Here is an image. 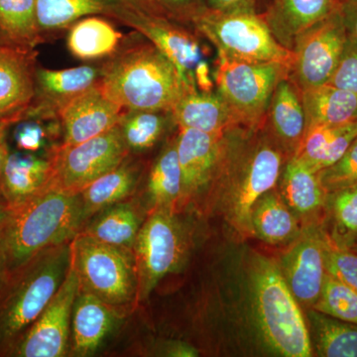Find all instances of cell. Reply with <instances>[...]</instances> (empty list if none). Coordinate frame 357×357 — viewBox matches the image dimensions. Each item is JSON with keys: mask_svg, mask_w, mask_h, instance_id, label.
Returning <instances> with one entry per match:
<instances>
[{"mask_svg": "<svg viewBox=\"0 0 357 357\" xmlns=\"http://www.w3.org/2000/svg\"><path fill=\"white\" fill-rule=\"evenodd\" d=\"M100 70L103 93L126 110L172 112L183 96L192 91L172 61L143 37L124 39Z\"/></svg>", "mask_w": 357, "mask_h": 357, "instance_id": "cell-1", "label": "cell"}, {"mask_svg": "<svg viewBox=\"0 0 357 357\" xmlns=\"http://www.w3.org/2000/svg\"><path fill=\"white\" fill-rule=\"evenodd\" d=\"M70 243L47 248L7 272L0 285V356L20 340L54 297L69 271Z\"/></svg>", "mask_w": 357, "mask_h": 357, "instance_id": "cell-2", "label": "cell"}, {"mask_svg": "<svg viewBox=\"0 0 357 357\" xmlns=\"http://www.w3.org/2000/svg\"><path fill=\"white\" fill-rule=\"evenodd\" d=\"M84 225L79 192L48 188L13 211L2 239L7 271L45 249L70 243Z\"/></svg>", "mask_w": 357, "mask_h": 357, "instance_id": "cell-3", "label": "cell"}, {"mask_svg": "<svg viewBox=\"0 0 357 357\" xmlns=\"http://www.w3.org/2000/svg\"><path fill=\"white\" fill-rule=\"evenodd\" d=\"M256 316L263 337L282 356H312L309 326L276 261L260 256L252 274Z\"/></svg>", "mask_w": 357, "mask_h": 357, "instance_id": "cell-4", "label": "cell"}, {"mask_svg": "<svg viewBox=\"0 0 357 357\" xmlns=\"http://www.w3.org/2000/svg\"><path fill=\"white\" fill-rule=\"evenodd\" d=\"M70 255L82 290L119 311L137 305L132 250L103 243L81 231L70 243Z\"/></svg>", "mask_w": 357, "mask_h": 357, "instance_id": "cell-5", "label": "cell"}, {"mask_svg": "<svg viewBox=\"0 0 357 357\" xmlns=\"http://www.w3.org/2000/svg\"><path fill=\"white\" fill-rule=\"evenodd\" d=\"M192 28L227 57L245 62L278 63L290 69L292 66L293 51L277 41L260 14L206 9Z\"/></svg>", "mask_w": 357, "mask_h": 357, "instance_id": "cell-6", "label": "cell"}, {"mask_svg": "<svg viewBox=\"0 0 357 357\" xmlns=\"http://www.w3.org/2000/svg\"><path fill=\"white\" fill-rule=\"evenodd\" d=\"M289 74L290 68L278 63L245 62L218 53L213 79L243 126L255 128L266 121L274 89Z\"/></svg>", "mask_w": 357, "mask_h": 357, "instance_id": "cell-7", "label": "cell"}, {"mask_svg": "<svg viewBox=\"0 0 357 357\" xmlns=\"http://www.w3.org/2000/svg\"><path fill=\"white\" fill-rule=\"evenodd\" d=\"M52 187L79 192L96 178L114 170L129 155L119 124L107 132L70 146L52 147Z\"/></svg>", "mask_w": 357, "mask_h": 357, "instance_id": "cell-8", "label": "cell"}, {"mask_svg": "<svg viewBox=\"0 0 357 357\" xmlns=\"http://www.w3.org/2000/svg\"><path fill=\"white\" fill-rule=\"evenodd\" d=\"M184 241L170 211L152 210L145 218L133 246L137 276V305L149 297L164 277L178 267Z\"/></svg>", "mask_w": 357, "mask_h": 357, "instance_id": "cell-9", "label": "cell"}, {"mask_svg": "<svg viewBox=\"0 0 357 357\" xmlns=\"http://www.w3.org/2000/svg\"><path fill=\"white\" fill-rule=\"evenodd\" d=\"M347 38L340 7L298 37L289 76L300 93L328 84L337 70Z\"/></svg>", "mask_w": 357, "mask_h": 357, "instance_id": "cell-10", "label": "cell"}, {"mask_svg": "<svg viewBox=\"0 0 357 357\" xmlns=\"http://www.w3.org/2000/svg\"><path fill=\"white\" fill-rule=\"evenodd\" d=\"M114 21L131 28L157 47L177 67L190 89L197 91L194 72L204 54L194 29L148 14L133 0H128L121 7Z\"/></svg>", "mask_w": 357, "mask_h": 357, "instance_id": "cell-11", "label": "cell"}, {"mask_svg": "<svg viewBox=\"0 0 357 357\" xmlns=\"http://www.w3.org/2000/svg\"><path fill=\"white\" fill-rule=\"evenodd\" d=\"M79 291L76 272L69 268L57 293L6 356L62 357L70 349L73 307Z\"/></svg>", "mask_w": 357, "mask_h": 357, "instance_id": "cell-12", "label": "cell"}, {"mask_svg": "<svg viewBox=\"0 0 357 357\" xmlns=\"http://www.w3.org/2000/svg\"><path fill=\"white\" fill-rule=\"evenodd\" d=\"M262 138L244 152L232 173L231 213L239 229L251 231V215L258 199L272 191L280 178L283 156L273 143Z\"/></svg>", "mask_w": 357, "mask_h": 357, "instance_id": "cell-13", "label": "cell"}, {"mask_svg": "<svg viewBox=\"0 0 357 357\" xmlns=\"http://www.w3.org/2000/svg\"><path fill=\"white\" fill-rule=\"evenodd\" d=\"M126 109L103 93L100 83L73 98L58 112L62 146L79 144L116 126Z\"/></svg>", "mask_w": 357, "mask_h": 357, "instance_id": "cell-14", "label": "cell"}, {"mask_svg": "<svg viewBox=\"0 0 357 357\" xmlns=\"http://www.w3.org/2000/svg\"><path fill=\"white\" fill-rule=\"evenodd\" d=\"M36 52L15 45L0 46V122L14 126L35 96Z\"/></svg>", "mask_w": 357, "mask_h": 357, "instance_id": "cell-15", "label": "cell"}, {"mask_svg": "<svg viewBox=\"0 0 357 357\" xmlns=\"http://www.w3.org/2000/svg\"><path fill=\"white\" fill-rule=\"evenodd\" d=\"M100 67L95 66L63 70L37 68L34 100L23 119L58 121L59 110L73 98L100 83Z\"/></svg>", "mask_w": 357, "mask_h": 357, "instance_id": "cell-16", "label": "cell"}, {"mask_svg": "<svg viewBox=\"0 0 357 357\" xmlns=\"http://www.w3.org/2000/svg\"><path fill=\"white\" fill-rule=\"evenodd\" d=\"M281 271L299 304L312 309L319 300L326 274L325 232L314 230L289 249Z\"/></svg>", "mask_w": 357, "mask_h": 357, "instance_id": "cell-17", "label": "cell"}, {"mask_svg": "<svg viewBox=\"0 0 357 357\" xmlns=\"http://www.w3.org/2000/svg\"><path fill=\"white\" fill-rule=\"evenodd\" d=\"M229 131L213 134L178 128L176 143L182 170L184 197L201 191L217 175L225 156Z\"/></svg>", "mask_w": 357, "mask_h": 357, "instance_id": "cell-18", "label": "cell"}, {"mask_svg": "<svg viewBox=\"0 0 357 357\" xmlns=\"http://www.w3.org/2000/svg\"><path fill=\"white\" fill-rule=\"evenodd\" d=\"M53 163L50 155L9 151L1 175L0 194L13 210L52 187Z\"/></svg>", "mask_w": 357, "mask_h": 357, "instance_id": "cell-19", "label": "cell"}, {"mask_svg": "<svg viewBox=\"0 0 357 357\" xmlns=\"http://www.w3.org/2000/svg\"><path fill=\"white\" fill-rule=\"evenodd\" d=\"M121 311L79 288L73 307L69 352L75 356L95 354L114 330Z\"/></svg>", "mask_w": 357, "mask_h": 357, "instance_id": "cell-20", "label": "cell"}, {"mask_svg": "<svg viewBox=\"0 0 357 357\" xmlns=\"http://www.w3.org/2000/svg\"><path fill=\"white\" fill-rule=\"evenodd\" d=\"M338 7L337 0H271L262 16L277 41L293 51L296 40L305 30Z\"/></svg>", "mask_w": 357, "mask_h": 357, "instance_id": "cell-21", "label": "cell"}, {"mask_svg": "<svg viewBox=\"0 0 357 357\" xmlns=\"http://www.w3.org/2000/svg\"><path fill=\"white\" fill-rule=\"evenodd\" d=\"M178 128L222 134L243 126L236 112L218 91H189L172 109Z\"/></svg>", "mask_w": 357, "mask_h": 357, "instance_id": "cell-22", "label": "cell"}, {"mask_svg": "<svg viewBox=\"0 0 357 357\" xmlns=\"http://www.w3.org/2000/svg\"><path fill=\"white\" fill-rule=\"evenodd\" d=\"M141 176V167L129 154L123 162L96 178L79 192L84 222L98 213L128 199L135 191Z\"/></svg>", "mask_w": 357, "mask_h": 357, "instance_id": "cell-23", "label": "cell"}, {"mask_svg": "<svg viewBox=\"0 0 357 357\" xmlns=\"http://www.w3.org/2000/svg\"><path fill=\"white\" fill-rule=\"evenodd\" d=\"M267 123L279 142L295 154L306 131V117L299 89L290 76L281 79L274 89Z\"/></svg>", "mask_w": 357, "mask_h": 357, "instance_id": "cell-24", "label": "cell"}, {"mask_svg": "<svg viewBox=\"0 0 357 357\" xmlns=\"http://www.w3.org/2000/svg\"><path fill=\"white\" fill-rule=\"evenodd\" d=\"M356 137L357 121L340 126H309L293 156L319 173L335 164Z\"/></svg>", "mask_w": 357, "mask_h": 357, "instance_id": "cell-25", "label": "cell"}, {"mask_svg": "<svg viewBox=\"0 0 357 357\" xmlns=\"http://www.w3.org/2000/svg\"><path fill=\"white\" fill-rule=\"evenodd\" d=\"M123 41L122 33L105 16H86L68 29V50L75 58L86 62L107 60L121 48Z\"/></svg>", "mask_w": 357, "mask_h": 357, "instance_id": "cell-26", "label": "cell"}, {"mask_svg": "<svg viewBox=\"0 0 357 357\" xmlns=\"http://www.w3.org/2000/svg\"><path fill=\"white\" fill-rule=\"evenodd\" d=\"M128 0H36L37 25L45 41L47 35L68 30L76 21L91 15L114 20Z\"/></svg>", "mask_w": 357, "mask_h": 357, "instance_id": "cell-27", "label": "cell"}, {"mask_svg": "<svg viewBox=\"0 0 357 357\" xmlns=\"http://www.w3.org/2000/svg\"><path fill=\"white\" fill-rule=\"evenodd\" d=\"M144 220L139 206L126 199L98 213L82 231L103 243L133 251Z\"/></svg>", "mask_w": 357, "mask_h": 357, "instance_id": "cell-28", "label": "cell"}, {"mask_svg": "<svg viewBox=\"0 0 357 357\" xmlns=\"http://www.w3.org/2000/svg\"><path fill=\"white\" fill-rule=\"evenodd\" d=\"M300 93L306 128L357 121V93L328 84Z\"/></svg>", "mask_w": 357, "mask_h": 357, "instance_id": "cell-29", "label": "cell"}, {"mask_svg": "<svg viewBox=\"0 0 357 357\" xmlns=\"http://www.w3.org/2000/svg\"><path fill=\"white\" fill-rule=\"evenodd\" d=\"M146 190L152 210L170 211L184 197L176 138L167 144L150 167Z\"/></svg>", "mask_w": 357, "mask_h": 357, "instance_id": "cell-30", "label": "cell"}, {"mask_svg": "<svg viewBox=\"0 0 357 357\" xmlns=\"http://www.w3.org/2000/svg\"><path fill=\"white\" fill-rule=\"evenodd\" d=\"M282 194L290 208L300 213H314L326 204L328 192L319 174L292 156L282 174Z\"/></svg>", "mask_w": 357, "mask_h": 357, "instance_id": "cell-31", "label": "cell"}, {"mask_svg": "<svg viewBox=\"0 0 357 357\" xmlns=\"http://www.w3.org/2000/svg\"><path fill=\"white\" fill-rule=\"evenodd\" d=\"M312 342L318 356L357 357V325L314 309L307 312Z\"/></svg>", "mask_w": 357, "mask_h": 357, "instance_id": "cell-32", "label": "cell"}, {"mask_svg": "<svg viewBox=\"0 0 357 357\" xmlns=\"http://www.w3.org/2000/svg\"><path fill=\"white\" fill-rule=\"evenodd\" d=\"M170 122H174L173 115L168 110H126L119 126L129 154L142 153L153 148Z\"/></svg>", "mask_w": 357, "mask_h": 357, "instance_id": "cell-33", "label": "cell"}, {"mask_svg": "<svg viewBox=\"0 0 357 357\" xmlns=\"http://www.w3.org/2000/svg\"><path fill=\"white\" fill-rule=\"evenodd\" d=\"M256 234L270 244L287 241L298 231V222L283 199L271 191L258 199L251 215Z\"/></svg>", "mask_w": 357, "mask_h": 357, "instance_id": "cell-34", "label": "cell"}, {"mask_svg": "<svg viewBox=\"0 0 357 357\" xmlns=\"http://www.w3.org/2000/svg\"><path fill=\"white\" fill-rule=\"evenodd\" d=\"M0 29L11 45L35 49L43 42L37 25L36 0H0Z\"/></svg>", "mask_w": 357, "mask_h": 357, "instance_id": "cell-35", "label": "cell"}, {"mask_svg": "<svg viewBox=\"0 0 357 357\" xmlns=\"http://www.w3.org/2000/svg\"><path fill=\"white\" fill-rule=\"evenodd\" d=\"M312 309L357 325V293L328 272L319 300Z\"/></svg>", "mask_w": 357, "mask_h": 357, "instance_id": "cell-36", "label": "cell"}, {"mask_svg": "<svg viewBox=\"0 0 357 357\" xmlns=\"http://www.w3.org/2000/svg\"><path fill=\"white\" fill-rule=\"evenodd\" d=\"M326 204L337 232V236H328L340 245L349 248L357 237V185L328 192Z\"/></svg>", "mask_w": 357, "mask_h": 357, "instance_id": "cell-37", "label": "cell"}, {"mask_svg": "<svg viewBox=\"0 0 357 357\" xmlns=\"http://www.w3.org/2000/svg\"><path fill=\"white\" fill-rule=\"evenodd\" d=\"M143 11L157 17L192 28L208 9L206 0H133Z\"/></svg>", "mask_w": 357, "mask_h": 357, "instance_id": "cell-38", "label": "cell"}, {"mask_svg": "<svg viewBox=\"0 0 357 357\" xmlns=\"http://www.w3.org/2000/svg\"><path fill=\"white\" fill-rule=\"evenodd\" d=\"M326 269L357 293V251L340 245L325 232Z\"/></svg>", "mask_w": 357, "mask_h": 357, "instance_id": "cell-39", "label": "cell"}, {"mask_svg": "<svg viewBox=\"0 0 357 357\" xmlns=\"http://www.w3.org/2000/svg\"><path fill=\"white\" fill-rule=\"evenodd\" d=\"M318 174L326 192L357 185V137L335 164Z\"/></svg>", "mask_w": 357, "mask_h": 357, "instance_id": "cell-40", "label": "cell"}, {"mask_svg": "<svg viewBox=\"0 0 357 357\" xmlns=\"http://www.w3.org/2000/svg\"><path fill=\"white\" fill-rule=\"evenodd\" d=\"M44 121L39 119H23L16 122L13 136L20 151L36 154L55 131L61 133L58 121H52L49 126H45Z\"/></svg>", "mask_w": 357, "mask_h": 357, "instance_id": "cell-41", "label": "cell"}, {"mask_svg": "<svg viewBox=\"0 0 357 357\" xmlns=\"http://www.w3.org/2000/svg\"><path fill=\"white\" fill-rule=\"evenodd\" d=\"M328 84L357 93V40L347 38L337 70Z\"/></svg>", "mask_w": 357, "mask_h": 357, "instance_id": "cell-42", "label": "cell"}, {"mask_svg": "<svg viewBox=\"0 0 357 357\" xmlns=\"http://www.w3.org/2000/svg\"><path fill=\"white\" fill-rule=\"evenodd\" d=\"M271 0H206L208 10L215 13H250L263 15Z\"/></svg>", "mask_w": 357, "mask_h": 357, "instance_id": "cell-43", "label": "cell"}, {"mask_svg": "<svg viewBox=\"0 0 357 357\" xmlns=\"http://www.w3.org/2000/svg\"><path fill=\"white\" fill-rule=\"evenodd\" d=\"M194 79L197 91L199 93H213V89L215 86V79L208 61L203 59L197 65L194 72Z\"/></svg>", "mask_w": 357, "mask_h": 357, "instance_id": "cell-44", "label": "cell"}, {"mask_svg": "<svg viewBox=\"0 0 357 357\" xmlns=\"http://www.w3.org/2000/svg\"><path fill=\"white\" fill-rule=\"evenodd\" d=\"M340 10L345 29L351 38L357 40V0L340 2Z\"/></svg>", "mask_w": 357, "mask_h": 357, "instance_id": "cell-45", "label": "cell"}, {"mask_svg": "<svg viewBox=\"0 0 357 357\" xmlns=\"http://www.w3.org/2000/svg\"><path fill=\"white\" fill-rule=\"evenodd\" d=\"M9 128H11L10 124L0 122V175H1L2 168H3L7 156L10 151L8 144H7L6 137L7 130Z\"/></svg>", "mask_w": 357, "mask_h": 357, "instance_id": "cell-46", "label": "cell"}, {"mask_svg": "<svg viewBox=\"0 0 357 357\" xmlns=\"http://www.w3.org/2000/svg\"><path fill=\"white\" fill-rule=\"evenodd\" d=\"M170 356H197L198 351L191 347V345L184 344V342H174L172 345H169V351H167Z\"/></svg>", "mask_w": 357, "mask_h": 357, "instance_id": "cell-47", "label": "cell"}, {"mask_svg": "<svg viewBox=\"0 0 357 357\" xmlns=\"http://www.w3.org/2000/svg\"><path fill=\"white\" fill-rule=\"evenodd\" d=\"M13 210L10 208L6 199L0 194V234L6 229L11 218H13Z\"/></svg>", "mask_w": 357, "mask_h": 357, "instance_id": "cell-48", "label": "cell"}, {"mask_svg": "<svg viewBox=\"0 0 357 357\" xmlns=\"http://www.w3.org/2000/svg\"><path fill=\"white\" fill-rule=\"evenodd\" d=\"M3 231L0 234V285H1L4 277H6L7 272H8L7 271L6 255H4L3 241H2V239H3Z\"/></svg>", "mask_w": 357, "mask_h": 357, "instance_id": "cell-49", "label": "cell"}, {"mask_svg": "<svg viewBox=\"0 0 357 357\" xmlns=\"http://www.w3.org/2000/svg\"><path fill=\"white\" fill-rule=\"evenodd\" d=\"M1 45H11L9 43L8 41H7L6 37L4 36L3 32L1 31V29H0V46Z\"/></svg>", "mask_w": 357, "mask_h": 357, "instance_id": "cell-50", "label": "cell"}, {"mask_svg": "<svg viewBox=\"0 0 357 357\" xmlns=\"http://www.w3.org/2000/svg\"><path fill=\"white\" fill-rule=\"evenodd\" d=\"M349 248L354 249V250H357V237L356 239H354V241H352L351 245H349Z\"/></svg>", "mask_w": 357, "mask_h": 357, "instance_id": "cell-51", "label": "cell"}, {"mask_svg": "<svg viewBox=\"0 0 357 357\" xmlns=\"http://www.w3.org/2000/svg\"><path fill=\"white\" fill-rule=\"evenodd\" d=\"M338 2L344 1V0H337Z\"/></svg>", "mask_w": 357, "mask_h": 357, "instance_id": "cell-52", "label": "cell"}, {"mask_svg": "<svg viewBox=\"0 0 357 357\" xmlns=\"http://www.w3.org/2000/svg\"><path fill=\"white\" fill-rule=\"evenodd\" d=\"M356 251H357V250H356Z\"/></svg>", "mask_w": 357, "mask_h": 357, "instance_id": "cell-53", "label": "cell"}]
</instances>
